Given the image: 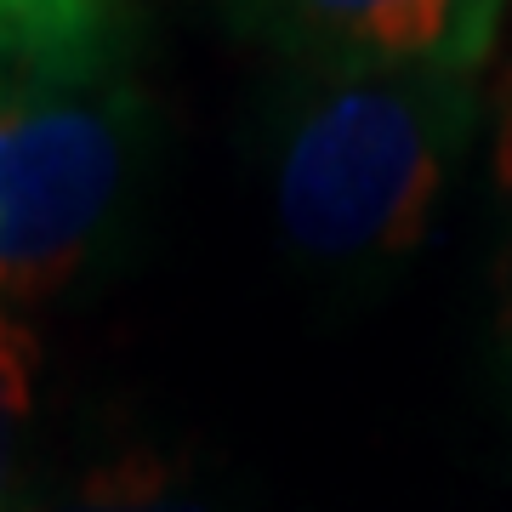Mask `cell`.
Masks as SVG:
<instances>
[{
  "label": "cell",
  "mask_w": 512,
  "mask_h": 512,
  "mask_svg": "<svg viewBox=\"0 0 512 512\" xmlns=\"http://www.w3.org/2000/svg\"><path fill=\"white\" fill-rule=\"evenodd\" d=\"M478 137V80L296 69L268 120V194L296 256L387 274L427 245Z\"/></svg>",
  "instance_id": "obj_1"
},
{
  "label": "cell",
  "mask_w": 512,
  "mask_h": 512,
  "mask_svg": "<svg viewBox=\"0 0 512 512\" xmlns=\"http://www.w3.org/2000/svg\"><path fill=\"white\" fill-rule=\"evenodd\" d=\"M148 137L131 80H12L0 97V308L63 291L126 200Z\"/></svg>",
  "instance_id": "obj_2"
},
{
  "label": "cell",
  "mask_w": 512,
  "mask_h": 512,
  "mask_svg": "<svg viewBox=\"0 0 512 512\" xmlns=\"http://www.w3.org/2000/svg\"><path fill=\"white\" fill-rule=\"evenodd\" d=\"M512 0H234V18L308 74L478 80Z\"/></svg>",
  "instance_id": "obj_3"
},
{
  "label": "cell",
  "mask_w": 512,
  "mask_h": 512,
  "mask_svg": "<svg viewBox=\"0 0 512 512\" xmlns=\"http://www.w3.org/2000/svg\"><path fill=\"white\" fill-rule=\"evenodd\" d=\"M0 63L18 80H97L120 69V0H0Z\"/></svg>",
  "instance_id": "obj_4"
},
{
  "label": "cell",
  "mask_w": 512,
  "mask_h": 512,
  "mask_svg": "<svg viewBox=\"0 0 512 512\" xmlns=\"http://www.w3.org/2000/svg\"><path fill=\"white\" fill-rule=\"evenodd\" d=\"M40 512H222L205 490H194L183 473H171L165 461H109L74 484L69 495H57Z\"/></svg>",
  "instance_id": "obj_5"
},
{
  "label": "cell",
  "mask_w": 512,
  "mask_h": 512,
  "mask_svg": "<svg viewBox=\"0 0 512 512\" xmlns=\"http://www.w3.org/2000/svg\"><path fill=\"white\" fill-rule=\"evenodd\" d=\"M40 382V336L0 308V512H18V467L23 433L35 416Z\"/></svg>",
  "instance_id": "obj_6"
},
{
  "label": "cell",
  "mask_w": 512,
  "mask_h": 512,
  "mask_svg": "<svg viewBox=\"0 0 512 512\" xmlns=\"http://www.w3.org/2000/svg\"><path fill=\"white\" fill-rule=\"evenodd\" d=\"M507 325H512V256H507Z\"/></svg>",
  "instance_id": "obj_7"
},
{
  "label": "cell",
  "mask_w": 512,
  "mask_h": 512,
  "mask_svg": "<svg viewBox=\"0 0 512 512\" xmlns=\"http://www.w3.org/2000/svg\"><path fill=\"white\" fill-rule=\"evenodd\" d=\"M12 92V69H6V63H0V97Z\"/></svg>",
  "instance_id": "obj_8"
}]
</instances>
